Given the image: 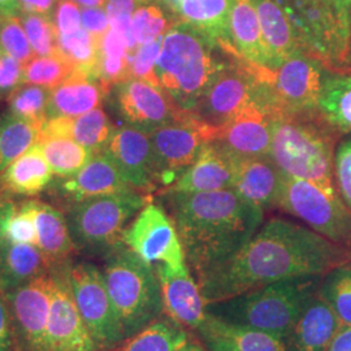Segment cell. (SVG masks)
Listing matches in <instances>:
<instances>
[{
    "mask_svg": "<svg viewBox=\"0 0 351 351\" xmlns=\"http://www.w3.org/2000/svg\"><path fill=\"white\" fill-rule=\"evenodd\" d=\"M351 262L345 246L307 226L271 219L226 263L198 278L206 304L297 277L326 276Z\"/></svg>",
    "mask_w": 351,
    "mask_h": 351,
    "instance_id": "1",
    "label": "cell"
},
{
    "mask_svg": "<svg viewBox=\"0 0 351 351\" xmlns=\"http://www.w3.org/2000/svg\"><path fill=\"white\" fill-rule=\"evenodd\" d=\"M185 258L198 278L232 259L263 223L261 207L234 189L164 193Z\"/></svg>",
    "mask_w": 351,
    "mask_h": 351,
    "instance_id": "2",
    "label": "cell"
},
{
    "mask_svg": "<svg viewBox=\"0 0 351 351\" xmlns=\"http://www.w3.org/2000/svg\"><path fill=\"white\" fill-rule=\"evenodd\" d=\"M221 52L226 51L184 21H176L167 30L155 73L160 88L180 110L190 112L229 63L221 58Z\"/></svg>",
    "mask_w": 351,
    "mask_h": 351,
    "instance_id": "3",
    "label": "cell"
},
{
    "mask_svg": "<svg viewBox=\"0 0 351 351\" xmlns=\"http://www.w3.org/2000/svg\"><path fill=\"white\" fill-rule=\"evenodd\" d=\"M314 113L285 112L275 108L269 158L284 175L339 191L335 181L333 138L324 125L315 120Z\"/></svg>",
    "mask_w": 351,
    "mask_h": 351,
    "instance_id": "4",
    "label": "cell"
},
{
    "mask_svg": "<svg viewBox=\"0 0 351 351\" xmlns=\"http://www.w3.org/2000/svg\"><path fill=\"white\" fill-rule=\"evenodd\" d=\"M320 277H297L206 304V311L226 322L251 326L287 339Z\"/></svg>",
    "mask_w": 351,
    "mask_h": 351,
    "instance_id": "5",
    "label": "cell"
},
{
    "mask_svg": "<svg viewBox=\"0 0 351 351\" xmlns=\"http://www.w3.org/2000/svg\"><path fill=\"white\" fill-rule=\"evenodd\" d=\"M103 275L125 339L160 317L162 287L152 264L121 243L106 255Z\"/></svg>",
    "mask_w": 351,
    "mask_h": 351,
    "instance_id": "6",
    "label": "cell"
},
{
    "mask_svg": "<svg viewBox=\"0 0 351 351\" xmlns=\"http://www.w3.org/2000/svg\"><path fill=\"white\" fill-rule=\"evenodd\" d=\"M147 202L138 190H130L71 204L65 217L75 249L108 255L123 243L129 223Z\"/></svg>",
    "mask_w": 351,
    "mask_h": 351,
    "instance_id": "7",
    "label": "cell"
},
{
    "mask_svg": "<svg viewBox=\"0 0 351 351\" xmlns=\"http://www.w3.org/2000/svg\"><path fill=\"white\" fill-rule=\"evenodd\" d=\"M294 27L301 49L323 66L335 69L351 59V21L326 0H277Z\"/></svg>",
    "mask_w": 351,
    "mask_h": 351,
    "instance_id": "8",
    "label": "cell"
},
{
    "mask_svg": "<svg viewBox=\"0 0 351 351\" xmlns=\"http://www.w3.org/2000/svg\"><path fill=\"white\" fill-rule=\"evenodd\" d=\"M276 206L326 239L342 246L351 242V210L339 191L282 173Z\"/></svg>",
    "mask_w": 351,
    "mask_h": 351,
    "instance_id": "9",
    "label": "cell"
},
{
    "mask_svg": "<svg viewBox=\"0 0 351 351\" xmlns=\"http://www.w3.org/2000/svg\"><path fill=\"white\" fill-rule=\"evenodd\" d=\"M262 99L272 101L268 85L252 72L249 64L236 58L234 63L229 62L216 75L189 113L217 129L252 101Z\"/></svg>",
    "mask_w": 351,
    "mask_h": 351,
    "instance_id": "10",
    "label": "cell"
},
{
    "mask_svg": "<svg viewBox=\"0 0 351 351\" xmlns=\"http://www.w3.org/2000/svg\"><path fill=\"white\" fill-rule=\"evenodd\" d=\"M75 304L98 350L112 351L124 341V330L113 307L104 275L88 262L69 264Z\"/></svg>",
    "mask_w": 351,
    "mask_h": 351,
    "instance_id": "11",
    "label": "cell"
},
{
    "mask_svg": "<svg viewBox=\"0 0 351 351\" xmlns=\"http://www.w3.org/2000/svg\"><path fill=\"white\" fill-rule=\"evenodd\" d=\"M213 126L186 112L181 119L150 133L159 171V184L172 185L178 176L197 160L203 149L216 138Z\"/></svg>",
    "mask_w": 351,
    "mask_h": 351,
    "instance_id": "12",
    "label": "cell"
},
{
    "mask_svg": "<svg viewBox=\"0 0 351 351\" xmlns=\"http://www.w3.org/2000/svg\"><path fill=\"white\" fill-rule=\"evenodd\" d=\"M53 278L51 269L3 294L11 314L16 351H49L47 326Z\"/></svg>",
    "mask_w": 351,
    "mask_h": 351,
    "instance_id": "13",
    "label": "cell"
},
{
    "mask_svg": "<svg viewBox=\"0 0 351 351\" xmlns=\"http://www.w3.org/2000/svg\"><path fill=\"white\" fill-rule=\"evenodd\" d=\"M123 243L147 263L165 264L172 268L186 264L173 220L163 207L150 201L126 228Z\"/></svg>",
    "mask_w": 351,
    "mask_h": 351,
    "instance_id": "14",
    "label": "cell"
},
{
    "mask_svg": "<svg viewBox=\"0 0 351 351\" xmlns=\"http://www.w3.org/2000/svg\"><path fill=\"white\" fill-rule=\"evenodd\" d=\"M323 81V65L306 53L289 58L263 78L275 108L291 113L317 111Z\"/></svg>",
    "mask_w": 351,
    "mask_h": 351,
    "instance_id": "15",
    "label": "cell"
},
{
    "mask_svg": "<svg viewBox=\"0 0 351 351\" xmlns=\"http://www.w3.org/2000/svg\"><path fill=\"white\" fill-rule=\"evenodd\" d=\"M112 106L126 125L147 134L186 113L176 106L163 88L138 78H129L113 86Z\"/></svg>",
    "mask_w": 351,
    "mask_h": 351,
    "instance_id": "16",
    "label": "cell"
},
{
    "mask_svg": "<svg viewBox=\"0 0 351 351\" xmlns=\"http://www.w3.org/2000/svg\"><path fill=\"white\" fill-rule=\"evenodd\" d=\"M53 278L47 326L49 351H98L75 304L69 263L51 268Z\"/></svg>",
    "mask_w": 351,
    "mask_h": 351,
    "instance_id": "17",
    "label": "cell"
},
{
    "mask_svg": "<svg viewBox=\"0 0 351 351\" xmlns=\"http://www.w3.org/2000/svg\"><path fill=\"white\" fill-rule=\"evenodd\" d=\"M275 106L271 99L255 101L217 128L215 143L234 158L268 156Z\"/></svg>",
    "mask_w": 351,
    "mask_h": 351,
    "instance_id": "18",
    "label": "cell"
},
{
    "mask_svg": "<svg viewBox=\"0 0 351 351\" xmlns=\"http://www.w3.org/2000/svg\"><path fill=\"white\" fill-rule=\"evenodd\" d=\"M104 152L132 188L147 191L159 184L158 164L147 133L129 125L114 129Z\"/></svg>",
    "mask_w": 351,
    "mask_h": 351,
    "instance_id": "19",
    "label": "cell"
},
{
    "mask_svg": "<svg viewBox=\"0 0 351 351\" xmlns=\"http://www.w3.org/2000/svg\"><path fill=\"white\" fill-rule=\"evenodd\" d=\"M155 269L162 287L164 310L178 324L197 329L207 311L199 284L190 275L188 264L177 268L156 264Z\"/></svg>",
    "mask_w": 351,
    "mask_h": 351,
    "instance_id": "20",
    "label": "cell"
},
{
    "mask_svg": "<svg viewBox=\"0 0 351 351\" xmlns=\"http://www.w3.org/2000/svg\"><path fill=\"white\" fill-rule=\"evenodd\" d=\"M234 156L210 142L197 160L163 193H208L234 188Z\"/></svg>",
    "mask_w": 351,
    "mask_h": 351,
    "instance_id": "21",
    "label": "cell"
},
{
    "mask_svg": "<svg viewBox=\"0 0 351 351\" xmlns=\"http://www.w3.org/2000/svg\"><path fill=\"white\" fill-rule=\"evenodd\" d=\"M130 190L136 189L126 182L104 151L94 155L77 175L63 178L58 185V194L69 204Z\"/></svg>",
    "mask_w": 351,
    "mask_h": 351,
    "instance_id": "22",
    "label": "cell"
},
{
    "mask_svg": "<svg viewBox=\"0 0 351 351\" xmlns=\"http://www.w3.org/2000/svg\"><path fill=\"white\" fill-rule=\"evenodd\" d=\"M230 39L237 58L256 71H275L280 65L268 49L254 0H232Z\"/></svg>",
    "mask_w": 351,
    "mask_h": 351,
    "instance_id": "23",
    "label": "cell"
},
{
    "mask_svg": "<svg viewBox=\"0 0 351 351\" xmlns=\"http://www.w3.org/2000/svg\"><path fill=\"white\" fill-rule=\"evenodd\" d=\"M197 330L211 351H287L285 339L208 313Z\"/></svg>",
    "mask_w": 351,
    "mask_h": 351,
    "instance_id": "24",
    "label": "cell"
},
{
    "mask_svg": "<svg viewBox=\"0 0 351 351\" xmlns=\"http://www.w3.org/2000/svg\"><path fill=\"white\" fill-rule=\"evenodd\" d=\"M341 326L337 315L317 291L306 303L285 339L287 351H326Z\"/></svg>",
    "mask_w": 351,
    "mask_h": 351,
    "instance_id": "25",
    "label": "cell"
},
{
    "mask_svg": "<svg viewBox=\"0 0 351 351\" xmlns=\"http://www.w3.org/2000/svg\"><path fill=\"white\" fill-rule=\"evenodd\" d=\"M234 190L262 210L276 206L282 172L268 156L234 158Z\"/></svg>",
    "mask_w": 351,
    "mask_h": 351,
    "instance_id": "26",
    "label": "cell"
},
{
    "mask_svg": "<svg viewBox=\"0 0 351 351\" xmlns=\"http://www.w3.org/2000/svg\"><path fill=\"white\" fill-rule=\"evenodd\" d=\"M108 91L99 80L75 69L58 88H52L46 120L53 117L75 119L98 108Z\"/></svg>",
    "mask_w": 351,
    "mask_h": 351,
    "instance_id": "27",
    "label": "cell"
},
{
    "mask_svg": "<svg viewBox=\"0 0 351 351\" xmlns=\"http://www.w3.org/2000/svg\"><path fill=\"white\" fill-rule=\"evenodd\" d=\"M21 207L33 216L37 229V247L43 252L51 268L68 263L75 245L65 215L45 202L26 201Z\"/></svg>",
    "mask_w": 351,
    "mask_h": 351,
    "instance_id": "28",
    "label": "cell"
},
{
    "mask_svg": "<svg viewBox=\"0 0 351 351\" xmlns=\"http://www.w3.org/2000/svg\"><path fill=\"white\" fill-rule=\"evenodd\" d=\"M230 8L232 0H181L176 19L195 27L228 55L237 58L230 39Z\"/></svg>",
    "mask_w": 351,
    "mask_h": 351,
    "instance_id": "29",
    "label": "cell"
},
{
    "mask_svg": "<svg viewBox=\"0 0 351 351\" xmlns=\"http://www.w3.org/2000/svg\"><path fill=\"white\" fill-rule=\"evenodd\" d=\"M50 269L49 261L37 246L4 241L0 252V293H11Z\"/></svg>",
    "mask_w": 351,
    "mask_h": 351,
    "instance_id": "30",
    "label": "cell"
},
{
    "mask_svg": "<svg viewBox=\"0 0 351 351\" xmlns=\"http://www.w3.org/2000/svg\"><path fill=\"white\" fill-rule=\"evenodd\" d=\"M52 175L50 165L36 143L0 173V188L14 195L33 197L50 186Z\"/></svg>",
    "mask_w": 351,
    "mask_h": 351,
    "instance_id": "31",
    "label": "cell"
},
{
    "mask_svg": "<svg viewBox=\"0 0 351 351\" xmlns=\"http://www.w3.org/2000/svg\"><path fill=\"white\" fill-rule=\"evenodd\" d=\"M264 40L281 65L287 59L304 53L288 14L277 0H254Z\"/></svg>",
    "mask_w": 351,
    "mask_h": 351,
    "instance_id": "32",
    "label": "cell"
},
{
    "mask_svg": "<svg viewBox=\"0 0 351 351\" xmlns=\"http://www.w3.org/2000/svg\"><path fill=\"white\" fill-rule=\"evenodd\" d=\"M317 111L332 129L351 133V73H336L324 78Z\"/></svg>",
    "mask_w": 351,
    "mask_h": 351,
    "instance_id": "33",
    "label": "cell"
},
{
    "mask_svg": "<svg viewBox=\"0 0 351 351\" xmlns=\"http://www.w3.org/2000/svg\"><path fill=\"white\" fill-rule=\"evenodd\" d=\"M188 335L173 319H158L112 351H178Z\"/></svg>",
    "mask_w": 351,
    "mask_h": 351,
    "instance_id": "34",
    "label": "cell"
},
{
    "mask_svg": "<svg viewBox=\"0 0 351 351\" xmlns=\"http://www.w3.org/2000/svg\"><path fill=\"white\" fill-rule=\"evenodd\" d=\"M37 145L43 152L52 173L59 178L77 175L94 154L68 137H39Z\"/></svg>",
    "mask_w": 351,
    "mask_h": 351,
    "instance_id": "35",
    "label": "cell"
},
{
    "mask_svg": "<svg viewBox=\"0 0 351 351\" xmlns=\"http://www.w3.org/2000/svg\"><path fill=\"white\" fill-rule=\"evenodd\" d=\"M40 129L10 111L0 114V173L37 143Z\"/></svg>",
    "mask_w": 351,
    "mask_h": 351,
    "instance_id": "36",
    "label": "cell"
},
{
    "mask_svg": "<svg viewBox=\"0 0 351 351\" xmlns=\"http://www.w3.org/2000/svg\"><path fill=\"white\" fill-rule=\"evenodd\" d=\"M59 53L77 71L98 80L99 39L81 27L72 34L59 36Z\"/></svg>",
    "mask_w": 351,
    "mask_h": 351,
    "instance_id": "37",
    "label": "cell"
},
{
    "mask_svg": "<svg viewBox=\"0 0 351 351\" xmlns=\"http://www.w3.org/2000/svg\"><path fill=\"white\" fill-rule=\"evenodd\" d=\"M113 132L114 128L110 117L98 107L72 120L71 138L97 155L104 151Z\"/></svg>",
    "mask_w": 351,
    "mask_h": 351,
    "instance_id": "38",
    "label": "cell"
},
{
    "mask_svg": "<svg viewBox=\"0 0 351 351\" xmlns=\"http://www.w3.org/2000/svg\"><path fill=\"white\" fill-rule=\"evenodd\" d=\"M319 294L332 307L342 326H351V262L328 272Z\"/></svg>",
    "mask_w": 351,
    "mask_h": 351,
    "instance_id": "39",
    "label": "cell"
},
{
    "mask_svg": "<svg viewBox=\"0 0 351 351\" xmlns=\"http://www.w3.org/2000/svg\"><path fill=\"white\" fill-rule=\"evenodd\" d=\"M50 93L49 88L23 84L8 97L10 112L26 121L42 126L46 121Z\"/></svg>",
    "mask_w": 351,
    "mask_h": 351,
    "instance_id": "40",
    "label": "cell"
},
{
    "mask_svg": "<svg viewBox=\"0 0 351 351\" xmlns=\"http://www.w3.org/2000/svg\"><path fill=\"white\" fill-rule=\"evenodd\" d=\"M176 21L178 20H172L168 11L158 1L139 4L132 17V36L139 46L163 37Z\"/></svg>",
    "mask_w": 351,
    "mask_h": 351,
    "instance_id": "41",
    "label": "cell"
},
{
    "mask_svg": "<svg viewBox=\"0 0 351 351\" xmlns=\"http://www.w3.org/2000/svg\"><path fill=\"white\" fill-rule=\"evenodd\" d=\"M73 71L75 68L60 53L51 56H34L25 64L24 84L52 90L64 82Z\"/></svg>",
    "mask_w": 351,
    "mask_h": 351,
    "instance_id": "42",
    "label": "cell"
},
{
    "mask_svg": "<svg viewBox=\"0 0 351 351\" xmlns=\"http://www.w3.org/2000/svg\"><path fill=\"white\" fill-rule=\"evenodd\" d=\"M36 56L59 55V33L52 19L34 13H19Z\"/></svg>",
    "mask_w": 351,
    "mask_h": 351,
    "instance_id": "43",
    "label": "cell"
},
{
    "mask_svg": "<svg viewBox=\"0 0 351 351\" xmlns=\"http://www.w3.org/2000/svg\"><path fill=\"white\" fill-rule=\"evenodd\" d=\"M1 232L4 241L37 246V229L33 216L21 206L16 207L11 201L7 202L3 210Z\"/></svg>",
    "mask_w": 351,
    "mask_h": 351,
    "instance_id": "44",
    "label": "cell"
},
{
    "mask_svg": "<svg viewBox=\"0 0 351 351\" xmlns=\"http://www.w3.org/2000/svg\"><path fill=\"white\" fill-rule=\"evenodd\" d=\"M0 50L23 64L29 63L36 56L19 14H0Z\"/></svg>",
    "mask_w": 351,
    "mask_h": 351,
    "instance_id": "45",
    "label": "cell"
},
{
    "mask_svg": "<svg viewBox=\"0 0 351 351\" xmlns=\"http://www.w3.org/2000/svg\"><path fill=\"white\" fill-rule=\"evenodd\" d=\"M162 40L163 37H159L147 43L139 45L137 50L132 55L130 78L143 80L160 88L159 80L155 73V66L162 49Z\"/></svg>",
    "mask_w": 351,
    "mask_h": 351,
    "instance_id": "46",
    "label": "cell"
},
{
    "mask_svg": "<svg viewBox=\"0 0 351 351\" xmlns=\"http://www.w3.org/2000/svg\"><path fill=\"white\" fill-rule=\"evenodd\" d=\"M138 5L137 0H108L104 7L110 25L125 36L132 55L138 47L132 36V17Z\"/></svg>",
    "mask_w": 351,
    "mask_h": 351,
    "instance_id": "47",
    "label": "cell"
},
{
    "mask_svg": "<svg viewBox=\"0 0 351 351\" xmlns=\"http://www.w3.org/2000/svg\"><path fill=\"white\" fill-rule=\"evenodd\" d=\"M335 181L341 198L351 210V139L342 142L336 151Z\"/></svg>",
    "mask_w": 351,
    "mask_h": 351,
    "instance_id": "48",
    "label": "cell"
},
{
    "mask_svg": "<svg viewBox=\"0 0 351 351\" xmlns=\"http://www.w3.org/2000/svg\"><path fill=\"white\" fill-rule=\"evenodd\" d=\"M25 64L0 50V98H8L24 84Z\"/></svg>",
    "mask_w": 351,
    "mask_h": 351,
    "instance_id": "49",
    "label": "cell"
},
{
    "mask_svg": "<svg viewBox=\"0 0 351 351\" xmlns=\"http://www.w3.org/2000/svg\"><path fill=\"white\" fill-rule=\"evenodd\" d=\"M53 23L59 36L72 34L82 27L81 10L75 0H59L53 14Z\"/></svg>",
    "mask_w": 351,
    "mask_h": 351,
    "instance_id": "50",
    "label": "cell"
},
{
    "mask_svg": "<svg viewBox=\"0 0 351 351\" xmlns=\"http://www.w3.org/2000/svg\"><path fill=\"white\" fill-rule=\"evenodd\" d=\"M82 27L93 37L101 39L111 27L110 20L104 8H82L81 11Z\"/></svg>",
    "mask_w": 351,
    "mask_h": 351,
    "instance_id": "51",
    "label": "cell"
},
{
    "mask_svg": "<svg viewBox=\"0 0 351 351\" xmlns=\"http://www.w3.org/2000/svg\"><path fill=\"white\" fill-rule=\"evenodd\" d=\"M0 351H16L12 320L7 301L0 293Z\"/></svg>",
    "mask_w": 351,
    "mask_h": 351,
    "instance_id": "52",
    "label": "cell"
},
{
    "mask_svg": "<svg viewBox=\"0 0 351 351\" xmlns=\"http://www.w3.org/2000/svg\"><path fill=\"white\" fill-rule=\"evenodd\" d=\"M59 0H19L20 12L34 13L53 20Z\"/></svg>",
    "mask_w": 351,
    "mask_h": 351,
    "instance_id": "53",
    "label": "cell"
},
{
    "mask_svg": "<svg viewBox=\"0 0 351 351\" xmlns=\"http://www.w3.org/2000/svg\"><path fill=\"white\" fill-rule=\"evenodd\" d=\"M326 351H351V326H341Z\"/></svg>",
    "mask_w": 351,
    "mask_h": 351,
    "instance_id": "54",
    "label": "cell"
},
{
    "mask_svg": "<svg viewBox=\"0 0 351 351\" xmlns=\"http://www.w3.org/2000/svg\"><path fill=\"white\" fill-rule=\"evenodd\" d=\"M337 12L351 21V0H326Z\"/></svg>",
    "mask_w": 351,
    "mask_h": 351,
    "instance_id": "55",
    "label": "cell"
},
{
    "mask_svg": "<svg viewBox=\"0 0 351 351\" xmlns=\"http://www.w3.org/2000/svg\"><path fill=\"white\" fill-rule=\"evenodd\" d=\"M20 13L19 0H0V14L17 16Z\"/></svg>",
    "mask_w": 351,
    "mask_h": 351,
    "instance_id": "56",
    "label": "cell"
},
{
    "mask_svg": "<svg viewBox=\"0 0 351 351\" xmlns=\"http://www.w3.org/2000/svg\"><path fill=\"white\" fill-rule=\"evenodd\" d=\"M82 8H104L108 0H75Z\"/></svg>",
    "mask_w": 351,
    "mask_h": 351,
    "instance_id": "57",
    "label": "cell"
},
{
    "mask_svg": "<svg viewBox=\"0 0 351 351\" xmlns=\"http://www.w3.org/2000/svg\"><path fill=\"white\" fill-rule=\"evenodd\" d=\"M156 1L176 19V13H177V10H178V7H180L181 0H156ZM176 20H177V19H176Z\"/></svg>",
    "mask_w": 351,
    "mask_h": 351,
    "instance_id": "58",
    "label": "cell"
},
{
    "mask_svg": "<svg viewBox=\"0 0 351 351\" xmlns=\"http://www.w3.org/2000/svg\"><path fill=\"white\" fill-rule=\"evenodd\" d=\"M7 202H8V199H5V198L0 194V252H1L3 243H4V237H3V232H1V216H3V210H4L5 204H7Z\"/></svg>",
    "mask_w": 351,
    "mask_h": 351,
    "instance_id": "59",
    "label": "cell"
},
{
    "mask_svg": "<svg viewBox=\"0 0 351 351\" xmlns=\"http://www.w3.org/2000/svg\"><path fill=\"white\" fill-rule=\"evenodd\" d=\"M178 351H204L201 346H198L197 343H189L186 342L181 349Z\"/></svg>",
    "mask_w": 351,
    "mask_h": 351,
    "instance_id": "60",
    "label": "cell"
},
{
    "mask_svg": "<svg viewBox=\"0 0 351 351\" xmlns=\"http://www.w3.org/2000/svg\"><path fill=\"white\" fill-rule=\"evenodd\" d=\"M139 4H145V3H150V1H155V0H137Z\"/></svg>",
    "mask_w": 351,
    "mask_h": 351,
    "instance_id": "61",
    "label": "cell"
}]
</instances>
